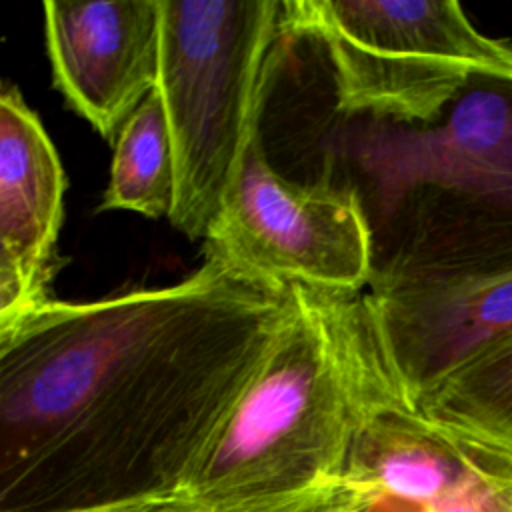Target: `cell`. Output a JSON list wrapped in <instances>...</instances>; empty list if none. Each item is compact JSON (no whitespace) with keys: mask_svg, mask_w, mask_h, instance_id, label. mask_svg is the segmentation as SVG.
I'll use <instances>...</instances> for the list:
<instances>
[{"mask_svg":"<svg viewBox=\"0 0 512 512\" xmlns=\"http://www.w3.org/2000/svg\"><path fill=\"white\" fill-rule=\"evenodd\" d=\"M52 78L66 104L114 142L158 78V0H46Z\"/></svg>","mask_w":512,"mask_h":512,"instance_id":"ba28073f","label":"cell"},{"mask_svg":"<svg viewBox=\"0 0 512 512\" xmlns=\"http://www.w3.org/2000/svg\"><path fill=\"white\" fill-rule=\"evenodd\" d=\"M382 496L350 470L344 474L282 494L204 506L200 512H372Z\"/></svg>","mask_w":512,"mask_h":512,"instance_id":"7c38bea8","label":"cell"},{"mask_svg":"<svg viewBox=\"0 0 512 512\" xmlns=\"http://www.w3.org/2000/svg\"><path fill=\"white\" fill-rule=\"evenodd\" d=\"M474 444L462 478L428 512H512V452Z\"/></svg>","mask_w":512,"mask_h":512,"instance_id":"4fadbf2b","label":"cell"},{"mask_svg":"<svg viewBox=\"0 0 512 512\" xmlns=\"http://www.w3.org/2000/svg\"><path fill=\"white\" fill-rule=\"evenodd\" d=\"M260 370L184 470L202 506L300 490L344 474L378 342L362 294L300 286Z\"/></svg>","mask_w":512,"mask_h":512,"instance_id":"7a4b0ae2","label":"cell"},{"mask_svg":"<svg viewBox=\"0 0 512 512\" xmlns=\"http://www.w3.org/2000/svg\"><path fill=\"white\" fill-rule=\"evenodd\" d=\"M206 242L252 276L322 294H362L376 266L358 194L284 178L266 160L260 134Z\"/></svg>","mask_w":512,"mask_h":512,"instance_id":"8992f818","label":"cell"},{"mask_svg":"<svg viewBox=\"0 0 512 512\" xmlns=\"http://www.w3.org/2000/svg\"><path fill=\"white\" fill-rule=\"evenodd\" d=\"M204 506L182 490H148L50 512H200Z\"/></svg>","mask_w":512,"mask_h":512,"instance_id":"5bb4252c","label":"cell"},{"mask_svg":"<svg viewBox=\"0 0 512 512\" xmlns=\"http://www.w3.org/2000/svg\"><path fill=\"white\" fill-rule=\"evenodd\" d=\"M66 176L20 90L0 92V328L40 308L56 274Z\"/></svg>","mask_w":512,"mask_h":512,"instance_id":"9c48e42d","label":"cell"},{"mask_svg":"<svg viewBox=\"0 0 512 512\" xmlns=\"http://www.w3.org/2000/svg\"><path fill=\"white\" fill-rule=\"evenodd\" d=\"M160 96L174 156L170 224L206 240L260 134L284 34L280 0H158Z\"/></svg>","mask_w":512,"mask_h":512,"instance_id":"277c9868","label":"cell"},{"mask_svg":"<svg viewBox=\"0 0 512 512\" xmlns=\"http://www.w3.org/2000/svg\"><path fill=\"white\" fill-rule=\"evenodd\" d=\"M284 34L322 44L336 108L378 122H430L472 72H512V42L482 34L454 0H290Z\"/></svg>","mask_w":512,"mask_h":512,"instance_id":"5b68a950","label":"cell"},{"mask_svg":"<svg viewBox=\"0 0 512 512\" xmlns=\"http://www.w3.org/2000/svg\"><path fill=\"white\" fill-rule=\"evenodd\" d=\"M414 408L466 440L512 452V340L446 378Z\"/></svg>","mask_w":512,"mask_h":512,"instance_id":"30bf717a","label":"cell"},{"mask_svg":"<svg viewBox=\"0 0 512 512\" xmlns=\"http://www.w3.org/2000/svg\"><path fill=\"white\" fill-rule=\"evenodd\" d=\"M384 222L380 268L458 276L512 268V72H472L424 124L378 122L358 146Z\"/></svg>","mask_w":512,"mask_h":512,"instance_id":"3957f363","label":"cell"},{"mask_svg":"<svg viewBox=\"0 0 512 512\" xmlns=\"http://www.w3.org/2000/svg\"><path fill=\"white\" fill-rule=\"evenodd\" d=\"M294 310L208 248L186 278L0 328L2 512L176 490Z\"/></svg>","mask_w":512,"mask_h":512,"instance_id":"6da1fadb","label":"cell"},{"mask_svg":"<svg viewBox=\"0 0 512 512\" xmlns=\"http://www.w3.org/2000/svg\"><path fill=\"white\" fill-rule=\"evenodd\" d=\"M174 156L166 114L156 90L136 108L114 140L108 186L100 210L170 216Z\"/></svg>","mask_w":512,"mask_h":512,"instance_id":"8fae6325","label":"cell"},{"mask_svg":"<svg viewBox=\"0 0 512 512\" xmlns=\"http://www.w3.org/2000/svg\"><path fill=\"white\" fill-rule=\"evenodd\" d=\"M362 298L386 364L412 406L512 340V268L410 276L374 266Z\"/></svg>","mask_w":512,"mask_h":512,"instance_id":"52a82bcc","label":"cell"}]
</instances>
